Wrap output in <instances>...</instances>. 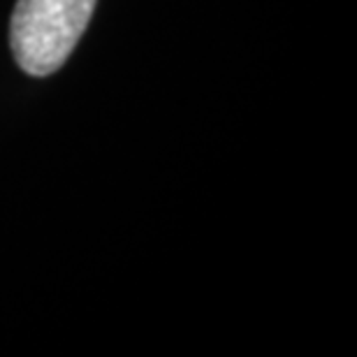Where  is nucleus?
<instances>
[{
  "label": "nucleus",
  "instance_id": "f257e3e1",
  "mask_svg": "<svg viewBox=\"0 0 357 357\" xmlns=\"http://www.w3.org/2000/svg\"><path fill=\"white\" fill-rule=\"evenodd\" d=\"M93 10L96 0H19L10 28L19 68L31 77L61 70L86 31Z\"/></svg>",
  "mask_w": 357,
  "mask_h": 357
}]
</instances>
